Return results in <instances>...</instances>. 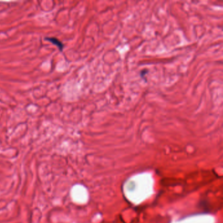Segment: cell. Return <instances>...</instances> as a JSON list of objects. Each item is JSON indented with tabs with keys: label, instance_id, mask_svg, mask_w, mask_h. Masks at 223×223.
Segmentation results:
<instances>
[{
	"label": "cell",
	"instance_id": "1",
	"mask_svg": "<svg viewBox=\"0 0 223 223\" xmlns=\"http://www.w3.org/2000/svg\"><path fill=\"white\" fill-rule=\"evenodd\" d=\"M47 40H49V41H50V42L52 43L53 44H55V45H56L57 47H58L59 49H60V50H62L63 49V44L62 43L60 42V41L58 39H56V38H55V37H48L47 38Z\"/></svg>",
	"mask_w": 223,
	"mask_h": 223
},
{
	"label": "cell",
	"instance_id": "2",
	"mask_svg": "<svg viewBox=\"0 0 223 223\" xmlns=\"http://www.w3.org/2000/svg\"><path fill=\"white\" fill-rule=\"evenodd\" d=\"M146 72H148V70L147 69H144L143 71H142L141 72V77H143V75H145L146 74Z\"/></svg>",
	"mask_w": 223,
	"mask_h": 223
}]
</instances>
